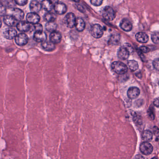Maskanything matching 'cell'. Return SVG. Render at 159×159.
<instances>
[{
    "instance_id": "obj_1",
    "label": "cell",
    "mask_w": 159,
    "mask_h": 159,
    "mask_svg": "<svg viewBox=\"0 0 159 159\" xmlns=\"http://www.w3.org/2000/svg\"><path fill=\"white\" fill-rule=\"evenodd\" d=\"M113 70L118 74H124L128 71V67L123 62H114L111 64Z\"/></svg>"
},
{
    "instance_id": "obj_2",
    "label": "cell",
    "mask_w": 159,
    "mask_h": 159,
    "mask_svg": "<svg viewBox=\"0 0 159 159\" xmlns=\"http://www.w3.org/2000/svg\"><path fill=\"white\" fill-rule=\"evenodd\" d=\"M102 15L106 20L111 21L115 18V12L111 7L106 6L102 10Z\"/></svg>"
},
{
    "instance_id": "obj_3",
    "label": "cell",
    "mask_w": 159,
    "mask_h": 159,
    "mask_svg": "<svg viewBox=\"0 0 159 159\" xmlns=\"http://www.w3.org/2000/svg\"><path fill=\"white\" fill-rule=\"evenodd\" d=\"M76 19L73 13H68L63 19L64 24L68 28H73L75 26Z\"/></svg>"
},
{
    "instance_id": "obj_4",
    "label": "cell",
    "mask_w": 159,
    "mask_h": 159,
    "mask_svg": "<svg viewBox=\"0 0 159 159\" xmlns=\"http://www.w3.org/2000/svg\"><path fill=\"white\" fill-rule=\"evenodd\" d=\"M104 33L103 28L99 24H96L93 25L91 28V34L94 38H100Z\"/></svg>"
},
{
    "instance_id": "obj_5",
    "label": "cell",
    "mask_w": 159,
    "mask_h": 159,
    "mask_svg": "<svg viewBox=\"0 0 159 159\" xmlns=\"http://www.w3.org/2000/svg\"><path fill=\"white\" fill-rule=\"evenodd\" d=\"M15 43L18 46H25L29 42V37L25 34H19L15 37Z\"/></svg>"
},
{
    "instance_id": "obj_6",
    "label": "cell",
    "mask_w": 159,
    "mask_h": 159,
    "mask_svg": "<svg viewBox=\"0 0 159 159\" xmlns=\"http://www.w3.org/2000/svg\"><path fill=\"white\" fill-rule=\"evenodd\" d=\"M140 149L141 152L143 154L146 155L151 154L153 150V147L152 146L151 144L149 142H146V141L141 143Z\"/></svg>"
},
{
    "instance_id": "obj_7",
    "label": "cell",
    "mask_w": 159,
    "mask_h": 159,
    "mask_svg": "<svg viewBox=\"0 0 159 159\" xmlns=\"http://www.w3.org/2000/svg\"><path fill=\"white\" fill-rule=\"evenodd\" d=\"M54 9L58 14H64L67 11V6L62 2H57L54 3Z\"/></svg>"
},
{
    "instance_id": "obj_8",
    "label": "cell",
    "mask_w": 159,
    "mask_h": 159,
    "mask_svg": "<svg viewBox=\"0 0 159 159\" xmlns=\"http://www.w3.org/2000/svg\"><path fill=\"white\" fill-rule=\"evenodd\" d=\"M26 19L29 23L35 24L38 23L40 20V17L35 13H30L26 16Z\"/></svg>"
},
{
    "instance_id": "obj_9",
    "label": "cell",
    "mask_w": 159,
    "mask_h": 159,
    "mask_svg": "<svg viewBox=\"0 0 159 159\" xmlns=\"http://www.w3.org/2000/svg\"><path fill=\"white\" fill-rule=\"evenodd\" d=\"M3 36L8 40H12L17 35V32L14 29L9 28L5 29L3 32Z\"/></svg>"
},
{
    "instance_id": "obj_10",
    "label": "cell",
    "mask_w": 159,
    "mask_h": 159,
    "mask_svg": "<svg viewBox=\"0 0 159 159\" xmlns=\"http://www.w3.org/2000/svg\"><path fill=\"white\" fill-rule=\"evenodd\" d=\"M47 34L43 31L35 32L34 34V40L37 42H43L47 40Z\"/></svg>"
},
{
    "instance_id": "obj_11",
    "label": "cell",
    "mask_w": 159,
    "mask_h": 159,
    "mask_svg": "<svg viewBox=\"0 0 159 159\" xmlns=\"http://www.w3.org/2000/svg\"><path fill=\"white\" fill-rule=\"evenodd\" d=\"M129 52L124 46L121 47L118 50L117 55L119 59L125 60L128 59L129 56Z\"/></svg>"
},
{
    "instance_id": "obj_12",
    "label": "cell",
    "mask_w": 159,
    "mask_h": 159,
    "mask_svg": "<svg viewBox=\"0 0 159 159\" xmlns=\"http://www.w3.org/2000/svg\"><path fill=\"white\" fill-rule=\"evenodd\" d=\"M50 40L54 44H58L61 42L62 35L59 32H53L50 35Z\"/></svg>"
},
{
    "instance_id": "obj_13",
    "label": "cell",
    "mask_w": 159,
    "mask_h": 159,
    "mask_svg": "<svg viewBox=\"0 0 159 159\" xmlns=\"http://www.w3.org/2000/svg\"><path fill=\"white\" fill-rule=\"evenodd\" d=\"M12 16L16 20L21 21L24 18V13L20 9L14 8L12 11Z\"/></svg>"
},
{
    "instance_id": "obj_14",
    "label": "cell",
    "mask_w": 159,
    "mask_h": 159,
    "mask_svg": "<svg viewBox=\"0 0 159 159\" xmlns=\"http://www.w3.org/2000/svg\"><path fill=\"white\" fill-rule=\"evenodd\" d=\"M140 93V90L137 87H131L128 90L127 94L129 98L134 99L137 98Z\"/></svg>"
},
{
    "instance_id": "obj_15",
    "label": "cell",
    "mask_w": 159,
    "mask_h": 159,
    "mask_svg": "<svg viewBox=\"0 0 159 159\" xmlns=\"http://www.w3.org/2000/svg\"><path fill=\"white\" fill-rule=\"evenodd\" d=\"M120 27L122 30L126 32L130 31L132 30V24L127 19H124L120 23Z\"/></svg>"
},
{
    "instance_id": "obj_16",
    "label": "cell",
    "mask_w": 159,
    "mask_h": 159,
    "mask_svg": "<svg viewBox=\"0 0 159 159\" xmlns=\"http://www.w3.org/2000/svg\"><path fill=\"white\" fill-rule=\"evenodd\" d=\"M17 29L18 30L22 32H26L30 30V23L25 21L19 22L17 25Z\"/></svg>"
},
{
    "instance_id": "obj_17",
    "label": "cell",
    "mask_w": 159,
    "mask_h": 159,
    "mask_svg": "<svg viewBox=\"0 0 159 159\" xmlns=\"http://www.w3.org/2000/svg\"><path fill=\"white\" fill-rule=\"evenodd\" d=\"M30 9L32 12L36 13L39 12L41 10L42 5L41 3H39L37 1H32L30 3Z\"/></svg>"
},
{
    "instance_id": "obj_18",
    "label": "cell",
    "mask_w": 159,
    "mask_h": 159,
    "mask_svg": "<svg viewBox=\"0 0 159 159\" xmlns=\"http://www.w3.org/2000/svg\"><path fill=\"white\" fill-rule=\"evenodd\" d=\"M135 38L137 41L141 43H146L149 41V36L145 33H138L135 35Z\"/></svg>"
},
{
    "instance_id": "obj_19",
    "label": "cell",
    "mask_w": 159,
    "mask_h": 159,
    "mask_svg": "<svg viewBox=\"0 0 159 159\" xmlns=\"http://www.w3.org/2000/svg\"><path fill=\"white\" fill-rule=\"evenodd\" d=\"M75 27L78 31H83L85 30V27H86L85 22L81 18H77L76 19Z\"/></svg>"
},
{
    "instance_id": "obj_20",
    "label": "cell",
    "mask_w": 159,
    "mask_h": 159,
    "mask_svg": "<svg viewBox=\"0 0 159 159\" xmlns=\"http://www.w3.org/2000/svg\"><path fill=\"white\" fill-rule=\"evenodd\" d=\"M41 5L42 9L46 11L50 12L54 8L53 3L51 0H43Z\"/></svg>"
},
{
    "instance_id": "obj_21",
    "label": "cell",
    "mask_w": 159,
    "mask_h": 159,
    "mask_svg": "<svg viewBox=\"0 0 159 159\" xmlns=\"http://www.w3.org/2000/svg\"><path fill=\"white\" fill-rule=\"evenodd\" d=\"M43 50L47 51H52L55 49V46L54 44L50 41H45L42 42V44Z\"/></svg>"
},
{
    "instance_id": "obj_22",
    "label": "cell",
    "mask_w": 159,
    "mask_h": 159,
    "mask_svg": "<svg viewBox=\"0 0 159 159\" xmlns=\"http://www.w3.org/2000/svg\"><path fill=\"white\" fill-rule=\"evenodd\" d=\"M121 36L118 33L113 34L109 40V43L110 45H117L120 41Z\"/></svg>"
},
{
    "instance_id": "obj_23",
    "label": "cell",
    "mask_w": 159,
    "mask_h": 159,
    "mask_svg": "<svg viewBox=\"0 0 159 159\" xmlns=\"http://www.w3.org/2000/svg\"><path fill=\"white\" fill-rule=\"evenodd\" d=\"M141 137L144 141H146V142H149L152 140V133L150 131L148 130L144 131L141 134Z\"/></svg>"
},
{
    "instance_id": "obj_24",
    "label": "cell",
    "mask_w": 159,
    "mask_h": 159,
    "mask_svg": "<svg viewBox=\"0 0 159 159\" xmlns=\"http://www.w3.org/2000/svg\"><path fill=\"white\" fill-rule=\"evenodd\" d=\"M15 20L14 18L12 15H6L3 18L4 23L10 27L13 26L15 24Z\"/></svg>"
},
{
    "instance_id": "obj_25",
    "label": "cell",
    "mask_w": 159,
    "mask_h": 159,
    "mask_svg": "<svg viewBox=\"0 0 159 159\" xmlns=\"http://www.w3.org/2000/svg\"><path fill=\"white\" fill-rule=\"evenodd\" d=\"M57 28V25L54 22H48L46 24V29L50 32L55 31Z\"/></svg>"
},
{
    "instance_id": "obj_26",
    "label": "cell",
    "mask_w": 159,
    "mask_h": 159,
    "mask_svg": "<svg viewBox=\"0 0 159 159\" xmlns=\"http://www.w3.org/2000/svg\"><path fill=\"white\" fill-rule=\"evenodd\" d=\"M56 16L54 14L48 13L44 15V19L47 22H54L56 20Z\"/></svg>"
},
{
    "instance_id": "obj_27",
    "label": "cell",
    "mask_w": 159,
    "mask_h": 159,
    "mask_svg": "<svg viewBox=\"0 0 159 159\" xmlns=\"http://www.w3.org/2000/svg\"><path fill=\"white\" fill-rule=\"evenodd\" d=\"M128 66L130 69L132 71H134L137 70L139 68L138 62L134 60L129 61L128 62Z\"/></svg>"
},
{
    "instance_id": "obj_28",
    "label": "cell",
    "mask_w": 159,
    "mask_h": 159,
    "mask_svg": "<svg viewBox=\"0 0 159 159\" xmlns=\"http://www.w3.org/2000/svg\"><path fill=\"white\" fill-rule=\"evenodd\" d=\"M152 40L155 44H159V32H155L152 35Z\"/></svg>"
},
{
    "instance_id": "obj_29",
    "label": "cell",
    "mask_w": 159,
    "mask_h": 159,
    "mask_svg": "<svg viewBox=\"0 0 159 159\" xmlns=\"http://www.w3.org/2000/svg\"><path fill=\"white\" fill-rule=\"evenodd\" d=\"M103 0H90V2L92 5L95 6H100L102 4Z\"/></svg>"
},
{
    "instance_id": "obj_30",
    "label": "cell",
    "mask_w": 159,
    "mask_h": 159,
    "mask_svg": "<svg viewBox=\"0 0 159 159\" xmlns=\"http://www.w3.org/2000/svg\"><path fill=\"white\" fill-rule=\"evenodd\" d=\"M15 3L20 6H24L27 4L28 0H14Z\"/></svg>"
},
{
    "instance_id": "obj_31",
    "label": "cell",
    "mask_w": 159,
    "mask_h": 159,
    "mask_svg": "<svg viewBox=\"0 0 159 159\" xmlns=\"http://www.w3.org/2000/svg\"><path fill=\"white\" fill-rule=\"evenodd\" d=\"M34 29L35 32L42 31V30H43L42 25L38 23L34 24Z\"/></svg>"
},
{
    "instance_id": "obj_32",
    "label": "cell",
    "mask_w": 159,
    "mask_h": 159,
    "mask_svg": "<svg viewBox=\"0 0 159 159\" xmlns=\"http://www.w3.org/2000/svg\"><path fill=\"white\" fill-rule=\"evenodd\" d=\"M153 67L155 70L159 71V58L155 59L153 62Z\"/></svg>"
},
{
    "instance_id": "obj_33",
    "label": "cell",
    "mask_w": 159,
    "mask_h": 159,
    "mask_svg": "<svg viewBox=\"0 0 159 159\" xmlns=\"http://www.w3.org/2000/svg\"><path fill=\"white\" fill-rule=\"evenodd\" d=\"M6 13V8L2 4H0V16H3Z\"/></svg>"
},
{
    "instance_id": "obj_34",
    "label": "cell",
    "mask_w": 159,
    "mask_h": 159,
    "mask_svg": "<svg viewBox=\"0 0 159 159\" xmlns=\"http://www.w3.org/2000/svg\"><path fill=\"white\" fill-rule=\"evenodd\" d=\"M124 46L128 50L130 54L133 52V49L132 47L130 44H129V43H126Z\"/></svg>"
},
{
    "instance_id": "obj_35",
    "label": "cell",
    "mask_w": 159,
    "mask_h": 159,
    "mask_svg": "<svg viewBox=\"0 0 159 159\" xmlns=\"http://www.w3.org/2000/svg\"><path fill=\"white\" fill-rule=\"evenodd\" d=\"M141 51L145 53H147L149 52L150 51V50L149 48L148 47H145V46H142V47L140 48Z\"/></svg>"
},
{
    "instance_id": "obj_36",
    "label": "cell",
    "mask_w": 159,
    "mask_h": 159,
    "mask_svg": "<svg viewBox=\"0 0 159 159\" xmlns=\"http://www.w3.org/2000/svg\"><path fill=\"white\" fill-rule=\"evenodd\" d=\"M148 114H149V116L150 118L152 120H153V119H154V113H153L152 110L151 109H149V111H148Z\"/></svg>"
},
{
    "instance_id": "obj_37",
    "label": "cell",
    "mask_w": 159,
    "mask_h": 159,
    "mask_svg": "<svg viewBox=\"0 0 159 159\" xmlns=\"http://www.w3.org/2000/svg\"><path fill=\"white\" fill-rule=\"evenodd\" d=\"M153 133H154L156 136H159V130L158 128L156 127H153Z\"/></svg>"
},
{
    "instance_id": "obj_38",
    "label": "cell",
    "mask_w": 159,
    "mask_h": 159,
    "mask_svg": "<svg viewBox=\"0 0 159 159\" xmlns=\"http://www.w3.org/2000/svg\"><path fill=\"white\" fill-rule=\"evenodd\" d=\"M153 104L156 107L159 108V98H156L153 101Z\"/></svg>"
},
{
    "instance_id": "obj_39",
    "label": "cell",
    "mask_w": 159,
    "mask_h": 159,
    "mask_svg": "<svg viewBox=\"0 0 159 159\" xmlns=\"http://www.w3.org/2000/svg\"><path fill=\"white\" fill-rule=\"evenodd\" d=\"M138 53H139V55L140 56L141 58L142 59V60L143 61V62H145L144 61H145V56L142 54L141 51H138Z\"/></svg>"
},
{
    "instance_id": "obj_40",
    "label": "cell",
    "mask_w": 159,
    "mask_h": 159,
    "mask_svg": "<svg viewBox=\"0 0 159 159\" xmlns=\"http://www.w3.org/2000/svg\"><path fill=\"white\" fill-rule=\"evenodd\" d=\"M134 159H145V158H144V157L142 156V155L138 154V155H136V156H135Z\"/></svg>"
},
{
    "instance_id": "obj_41",
    "label": "cell",
    "mask_w": 159,
    "mask_h": 159,
    "mask_svg": "<svg viewBox=\"0 0 159 159\" xmlns=\"http://www.w3.org/2000/svg\"><path fill=\"white\" fill-rule=\"evenodd\" d=\"M52 2L53 3V2H54V3H56V2H58V0H51Z\"/></svg>"
},
{
    "instance_id": "obj_42",
    "label": "cell",
    "mask_w": 159,
    "mask_h": 159,
    "mask_svg": "<svg viewBox=\"0 0 159 159\" xmlns=\"http://www.w3.org/2000/svg\"><path fill=\"white\" fill-rule=\"evenodd\" d=\"M2 26V22L1 20H0V29L1 28Z\"/></svg>"
},
{
    "instance_id": "obj_43",
    "label": "cell",
    "mask_w": 159,
    "mask_h": 159,
    "mask_svg": "<svg viewBox=\"0 0 159 159\" xmlns=\"http://www.w3.org/2000/svg\"><path fill=\"white\" fill-rule=\"evenodd\" d=\"M72 1L76 2H79V0H72Z\"/></svg>"
},
{
    "instance_id": "obj_44",
    "label": "cell",
    "mask_w": 159,
    "mask_h": 159,
    "mask_svg": "<svg viewBox=\"0 0 159 159\" xmlns=\"http://www.w3.org/2000/svg\"><path fill=\"white\" fill-rule=\"evenodd\" d=\"M152 159H157V158L156 157H154V158H152Z\"/></svg>"
}]
</instances>
